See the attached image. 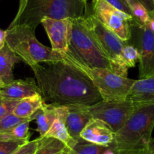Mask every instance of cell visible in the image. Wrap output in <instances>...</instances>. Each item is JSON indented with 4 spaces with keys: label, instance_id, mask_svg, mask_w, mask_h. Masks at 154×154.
Returning <instances> with one entry per match:
<instances>
[{
    "label": "cell",
    "instance_id": "cell-1",
    "mask_svg": "<svg viewBox=\"0 0 154 154\" xmlns=\"http://www.w3.org/2000/svg\"><path fill=\"white\" fill-rule=\"evenodd\" d=\"M45 103L56 106H91L103 100L84 72L65 61L45 62L30 66Z\"/></svg>",
    "mask_w": 154,
    "mask_h": 154
},
{
    "label": "cell",
    "instance_id": "cell-2",
    "mask_svg": "<svg viewBox=\"0 0 154 154\" xmlns=\"http://www.w3.org/2000/svg\"><path fill=\"white\" fill-rule=\"evenodd\" d=\"M91 13V6L84 0H20L9 26L24 24L35 29L44 17L85 18Z\"/></svg>",
    "mask_w": 154,
    "mask_h": 154
},
{
    "label": "cell",
    "instance_id": "cell-3",
    "mask_svg": "<svg viewBox=\"0 0 154 154\" xmlns=\"http://www.w3.org/2000/svg\"><path fill=\"white\" fill-rule=\"evenodd\" d=\"M135 108L115 134L114 143L122 154H144L154 128V100L134 103Z\"/></svg>",
    "mask_w": 154,
    "mask_h": 154
},
{
    "label": "cell",
    "instance_id": "cell-4",
    "mask_svg": "<svg viewBox=\"0 0 154 154\" xmlns=\"http://www.w3.org/2000/svg\"><path fill=\"white\" fill-rule=\"evenodd\" d=\"M66 53L76 61L88 67L109 69L120 75L117 67L106 57L88 30L83 17L72 19Z\"/></svg>",
    "mask_w": 154,
    "mask_h": 154
},
{
    "label": "cell",
    "instance_id": "cell-5",
    "mask_svg": "<svg viewBox=\"0 0 154 154\" xmlns=\"http://www.w3.org/2000/svg\"><path fill=\"white\" fill-rule=\"evenodd\" d=\"M5 43L29 66L45 62L63 61L60 53L42 45L35 37V29L27 25L9 26L6 29Z\"/></svg>",
    "mask_w": 154,
    "mask_h": 154
},
{
    "label": "cell",
    "instance_id": "cell-6",
    "mask_svg": "<svg viewBox=\"0 0 154 154\" xmlns=\"http://www.w3.org/2000/svg\"><path fill=\"white\" fill-rule=\"evenodd\" d=\"M60 53L63 61L73 65L91 79L103 100H126L134 79L121 76L109 69L88 67L76 61L66 52Z\"/></svg>",
    "mask_w": 154,
    "mask_h": 154
},
{
    "label": "cell",
    "instance_id": "cell-7",
    "mask_svg": "<svg viewBox=\"0 0 154 154\" xmlns=\"http://www.w3.org/2000/svg\"><path fill=\"white\" fill-rule=\"evenodd\" d=\"M85 26L106 57L117 67L120 75L128 76V69L122 57V50L126 44L114 32L104 26L92 14L84 18Z\"/></svg>",
    "mask_w": 154,
    "mask_h": 154
},
{
    "label": "cell",
    "instance_id": "cell-8",
    "mask_svg": "<svg viewBox=\"0 0 154 154\" xmlns=\"http://www.w3.org/2000/svg\"><path fill=\"white\" fill-rule=\"evenodd\" d=\"M91 14L112 31L123 42L131 39V24L134 22L131 16L119 11L106 0H92Z\"/></svg>",
    "mask_w": 154,
    "mask_h": 154
},
{
    "label": "cell",
    "instance_id": "cell-9",
    "mask_svg": "<svg viewBox=\"0 0 154 154\" xmlns=\"http://www.w3.org/2000/svg\"><path fill=\"white\" fill-rule=\"evenodd\" d=\"M131 34L128 42L139 52V79L154 77V32L147 24H138L134 20Z\"/></svg>",
    "mask_w": 154,
    "mask_h": 154
},
{
    "label": "cell",
    "instance_id": "cell-10",
    "mask_svg": "<svg viewBox=\"0 0 154 154\" xmlns=\"http://www.w3.org/2000/svg\"><path fill=\"white\" fill-rule=\"evenodd\" d=\"M134 108V102L127 99L116 101L103 100L95 104L86 106L91 117L104 122L115 133L123 126Z\"/></svg>",
    "mask_w": 154,
    "mask_h": 154
},
{
    "label": "cell",
    "instance_id": "cell-11",
    "mask_svg": "<svg viewBox=\"0 0 154 154\" xmlns=\"http://www.w3.org/2000/svg\"><path fill=\"white\" fill-rule=\"evenodd\" d=\"M72 19L70 17L63 19L44 17L41 20V24L45 28L50 39L51 48L54 51L58 52L67 51Z\"/></svg>",
    "mask_w": 154,
    "mask_h": 154
},
{
    "label": "cell",
    "instance_id": "cell-12",
    "mask_svg": "<svg viewBox=\"0 0 154 154\" xmlns=\"http://www.w3.org/2000/svg\"><path fill=\"white\" fill-rule=\"evenodd\" d=\"M116 133L103 121L92 119L80 133V138L89 143L107 146L114 141Z\"/></svg>",
    "mask_w": 154,
    "mask_h": 154
},
{
    "label": "cell",
    "instance_id": "cell-13",
    "mask_svg": "<svg viewBox=\"0 0 154 154\" xmlns=\"http://www.w3.org/2000/svg\"><path fill=\"white\" fill-rule=\"evenodd\" d=\"M65 119V125L68 133L73 140L80 139V133L88 122L92 119L86 106L69 105Z\"/></svg>",
    "mask_w": 154,
    "mask_h": 154
},
{
    "label": "cell",
    "instance_id": "cell-14",
    "mask_svg": "<svg viewBox=\"0 0 154 154\" xmlns=\"http://www.w3.org/2000/svg\"><path fill=\"white\" fill-rule=\"evenodd\" d=\"M37 94H40V90L32 78L18 80L14 79L10 83L0 87V97L10 100H20Z\"/></svg>",
    "mask_w": 154,
    "mask_h": 154
},
{
    "label": "cell",
    "instance_id": "cell-15",
    "mask_svg": "<svg viewBox=\"0 0 154 154\" xmlns=\"http://www.w3.org/2000/svg\"><path fill=\"white\" fill-rule=\"evenodd\" d=\"M56 110H57V116L55 120L45 136L57 139L63 142L68 148L71 149L75 144L76 140H73L70 137L65 125V119L67 113V106H57Z\"/></svg>",
    "mask_w": 154,
    "mask_h": 154
},
{
    "label": "cell",
    "instance_id": "cell-16",
    "mask_svg": "<svg viewBox=\"0 0 154 154\" xmlns=\"http://www.w3.org/2000/svg\"><path fill=\"white\" fill-rule=\"evenodd\" d=\"M134 103H146L154 100V77L137 79L133 84L127 97Z\"/></svg>",
    "mask_w": 154,
    "mask_h": 154
},
{
    "label": "cell",
    "instance_id": "cell-17",
    "mask_svg": "<svg viewBox=\"0 0 154 154\" xmlns=\"http://www.w3.org/2000/svg\"><path fill=\"white\" fill-rule=\"evenodd\" d=\"M21 60V58L11 51L7 45L0 49V81L4 85L14 80L13 68L16 63Z\"/></svg>",
    "mask_w": 154,
    "mask_h": 154
},
{
    "label": "cell",
    "instance_id": "cell-18",
    "mask_svg": "<svg viewBox=\"0 0 154 154\" xmlns=\"http://www.w3.org/2000/svg\"><path fill=\"white\" fill-rule=\"evenodd\" d=\"M56 105L48 104L44 103L43 105L32 116V119H35L37 128L35 131L40 134V137H44L52 125L57 116Z\"/></svg>",
    "mask_w": 154,
    "mask_h": 154
},
{
    "label": "cell",
    "instance_id": "cell-19",
    "mask_svg": "<svg viewBox=\"0 0 154 154\" xmlns=\"http://www.w3.org/2000/svg\"><path fill=\"white\" fill-rule=\"evenodd\" d=\"M44 103L45 101L40 94H34L20 100L15 106L12 113L23 119L32 118V116Z\"/></svg>",
    "mask_w": 154,
    "mask_h": 154
},
{
    "label": "cell",
    "instance_id": "cell-20",
    "mask_svg": "<svg viewBox=\"0 0 154 154\" xmlns=\"http://www.w3.org/2000/svg\"><path fill=\"white\" fill-rule=\"evenodd\" d=\"M32 118H28L16 125L8 132L0 133V140H23L29 141V123Z\"/></svg>",
    "mask_w": 154,
    "mask_h": 154
},
{
    "label": "cell",
    "instance_id": "cell-21",
    "mask_svg": "<svg viewBox=\"0 0 154 154\" xmlns=\"http://www.w3.org/2000/svg\"><path fill=\"white\" fill-rule=\"evenodd\" d=\"M66 145L57 139L50 137H39L38 148L35 154H61Z\"/></svg>",
    "mask_w": 154,
    "mask_h": 154
},
{
    "label": "cell",
    "instance_id": "cell-22",
    "mask_svg": "<svg viewBox=\"0 0 154 154\" xmlns=\"http://www.w3.org/2000/svg\"><path fill=\"white\" fill-rule=\"evenodd\" d=\"M104 146L79 139L69 151L72 154H102Z\"/></svg>",
    "mask_w": 154,
    "mask_h": 154
},
{
    "label": "cell",
    "instance_id": "cell-23",
    "mask_svg": "<svg viewBox=\"0 0 154 154\" xmlns=\"http://www.w3.org/2000/svg\"><path fill=\"white\" fill-rule=\"evenodd\" d=\"M129 8L131 16L136 23L140 25H146L149 23L150 20L149 11L138 0L131 4Z\"/></svg>",
    "mask_w": 154,
    "mask_h": 154
},
{
    "label": "cell",
    "instance_id": "cell-24",
    "mask_svg": "<svg viewBox=\"0 0 154 154\" xmlns=\"http://www.w3.org/2000/svg\"><path fill=\"white\" fill-rule=\"evenodd\" d=\"M122 57L127 67L129 69L135 66L139 60V52L137 48L130 42H126L122 50Z\"/></svg>",
    "mask_w": 154,
    "mask_h": 154
},
{
    "label": "cell",
    "instance_id": "cell-25",
    "mask_svg": "<svg viewBox=\"0 0 154 154\" xmlns=\"http://www.w3.org/2000/svg\"><path fill=\"white\" fill-rule=\"evenodd\" d=\"M25 119H26L18 117L13 113L5 116L0 120V133L8 132Z\"/></svg>",
    "mask_w": 154,
    "mask_h": 154
},
{
    "label": "cell",
    "instance_id": "cell-26",
    "mask_svg": "<svg viewBox=\"0 0 154 154\" xmlns=\"http://www.w3.org/2000/svg\"><path fill=\"white\" fill-rule=\"evenodd\" d=\"M26 143L23 140H0V154H11Z\"/></svg>",
    "mask_w": 154,
    "mask_h": 154
},
{
    "label": "cell",
    "instance_id": "cell-27",
    "mask_svg": "<svg viewBox=\"0 0 154 154\" xmlns=\"http://www.w3.org/2000/svg\"><path fill=\"white\" fill-rule=\"evenodd\" d=\"M20 100H10L0 97V120L10 113H12L14 107Z\"/></svg>",
    "mask_w": 154,
    "mask_h": 154
},
{
    "label": "cell",
    "instance_id": "cell-28",
    "mask_svg": "<svg viewBox=\"0 0 154 154\" xmlns=\"http://www.w3.org/2000/svg\"><path fill=\"white\" fill-rule=\"evenodd\" d=\"M38 142H39V137L35 140L28 141L27 143H24L17 148L11 154H35L38 148Z\"/></svg>",
    "mask_w": 154,
    "mask_h": 154
},
{
    "label": "cell",
    "instance_id": "cell-29",
    "mask_svg": "<svg viewBox=\"0 0 154 154\" xmlns=\"http://www.w3.org/2000/svg\"><path fill=\"white\" fill-rule=\"evenodd\" d=\"M106 1L108 3L110 4L111 5L115 7L116 8H117L118 10H119V11L131 16L130 8L125 0H106Z\"/></svg>",
    "mask_w": 154,
    "mask_h": 154
},
{
    "label": "cell",
    "instance_id": "cell-30",
    "mask_svg": "<svg viewBox=\"0 0 154 154\" xmlns=\"http://www.w3.org/2000/svg\"><path fill=\"white\" fill-rule=\"evenodd\" d=\"M102 154H122L116 146L114 141L109 146H104Z\"/></svg>",
    "mask_w": 154,
    "mask_h": 154
},
{
    "label": "cell",
    "instance_id": "cell-31",
    "mask_svg": "<svg viewBox=\"0 0 154 154\" xmlns=\"http://www.w3.org/2000/svg\"><path fill=\"white\" fill-rule=\"evenodd\" d=\"M138 1L146 8L149 13L154 11V3L152 0H138Z\"/></svg>",
    "mask_w": 154,
    "mask_h": 154
},
{
    "label": "cell",
    "instance_id": "cell-32",
    "mask_svg": "<svg viewBox=\"0 0 154 154\" xmlns=\"http://www.w3.org/2000/svg\"><path fill=\"white\" fill-rule=\"evenodd\" d=\"M5 36H6V30H2L0 29V49H2L6 45Z\"/></svg>",
    "mask_w": 154,
    "mask_h": 154
},
{
    "label": "cell",
    "instance_id": "cell-33",
    "mask_svg": "<svg viewBox=\"0 0 154 154\" xmlns=\"http://www.w3.org/2000/svg\"><path fill=\"white\" fill-rule=\"evenodd\" d=\"M144 154H154V138L151 139Z\"/></svg>",
    "mask_w": 154,
    "mask_h": 154
},
{
    "label": "cell",
    "instance_id": "cell-34",
    "mask_svg": "<svg viewBox=\"0 0 154 154\" xmlns=\"http://www.w3.org/2000/svg\"><path fill=\"white\" fill-rule=\"evenodd\" d=\"M149 14V17H150V20H149V23H147L148 26L149 27V29L154 32V14Z\"/></svg>",
    "mask_w": 154,
    "mask_h": 154
},
{
    "label": "cell",
    "instance_id": "cell-35",
    "mask_svg": "<svg viewBox=\"0 0 154 154\" xmlns=\"http://www.w3.org/2000/svg\"><path fill=\"white\" fill-rule=\"evenodd\" d=\"M61 154H72L70 152V151H69V148L67 147V146H66V148H65V149L64 150H63V152H62Z\"/></svg>",
    "mask_w": 154,
    "mask_h": 154
},
{
    "label": "cell",
    "instance_id": "cell-36",
    "mask_svg": "<svg viewBox=\"0 0 154 154\" xmlns=\"http://www.w3.org/2000/svg\"><path fill=\"white\" fill-rule=\"evenodd\" d=\"M2 85H4V84L2 83V82H1V81H0V87H1V86H2Z\"/></svg>",
    "mask_w": 154,
    "mask_h": 154
},
{
    "label": "cell",
    "instance_id": "cell-37",
    "mask_svg": "<svg viewBox=\"0 0 154 154\" xmlns=\"http://www.w3.org/2000/svg\"><path fill=\"white\" fill-rule=\"evenodd\" d=\"M84 1H85V2H88L90 0H84ZM91 1H92V0H91Z\"/></svg>",
    "mask_w": 154,
    "mask_h": 154
},
{
    "label": "cell",
    "instance_id": "cell-38",
    "mask_svg": "<svg viewBox=\"0 0 154 154\" xmlns=\"http://www.w3.org/2000/svg\"><path fill=\"white\" fill-rule=\"evenodd\" d=\"M149 13H150V14H154V11H152V12H149Z\"/></svg>",
    "mask_w": 154,
    "mask_h": 154
},
{
    "label": "cell",
    "instance_id": "cell-39",
    "mask_svg": "<svg viewBox=\"0 0 154 154\" xmlns=\"http://www.w3.org/2000/svg\"><path fill=\"white\" fill-rule=\"evenodd\" d=\"M152 2H153V3H154V0H152Z\"/></svg>",
    "mask_w": 154,
    "mask_h": 154
}]
</instances>
